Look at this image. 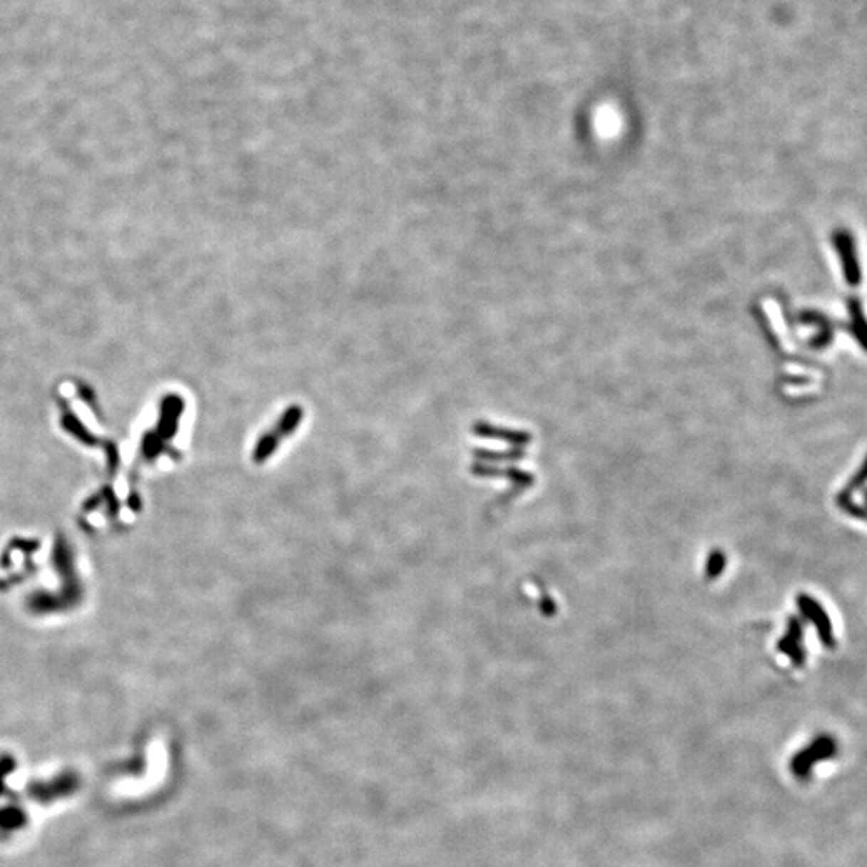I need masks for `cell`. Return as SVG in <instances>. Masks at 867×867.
I'll return each instance as SVG.
<instances>
[{
    "label": "cell",
    "mask_w": 867,
    "mask_h": 867,
    "mask_svg": "<svg viewBox=\"0 0 867 867\" xmlns=\"http://www.w3.org/2000/svg\"><path fill=\"white\" fill-rule=\"evenodd\" d=\"M302 415H303L302 408L297 407V405H294V407H291L284 411V415H281L280 420H278V422L275 424V427L271 429L269 434H265L262 440L259 442V445L256 447L254 457L259 461L267 458L269 455L278 447V440L284 439L291 432H294V429L299 426V422L302 421Z\"/></svg>",
    "instance_id": "cell-1"
},
{
    "label": "cell",
    "mask_w": 867,
    "mask_h": 867,
    "mask_svg": "<svg viewBox=\"0 0 867 867\" xmlns=\"http://www.w3.org/2000/svg\"><path fill=\"white\" fill-rule=\"evenodd\" d=\"M796 603H799V607H800L803 616H805L809 622L814 625L816 631H818L819 641L824 644L827 649H834L835 645H837V639H835V635H834V626L831 622V617L827 616L824 607H822L813 596H808V594H800V596L796 598Z\"/></svg>",
    "instance_id": "cell-2"
},
{
    "label": "cell",
    "mask_w": 867,
    "mask_h": 867,
    "mask_svg": "<svg viewBox=\"0 0 867 867\" xmlns=\"http://www.w3.org/2000/svg\"><path fill=\"white\" fill-rule=\"evenodd\" d=\"M834 244L839 251L846 281L853 284V286H856L861 281V269L858 262L856 246H854L851 233L845 230H839L837 233H834Z\"/></svg>",
    "instance_id": "cell-3"
},
{
    "label": "cell",
    "mask_w": 867,
    "mask_h": 867,
    "mask_svg": "<svg viewBox=\"0 0 867 867\" xmlns=\"http://www.w3.org/2000/svg\"><path fill=\"white\" fill-rule=\"evenodd\" d=\"M801 639H803V628H801L800 620L795 617H790L786 636H784L779 641V650L786 655H789L790 660H792L794 665H796V667H801L806 659L805 653H803V648H801Z\"/></svg>",
    "instance_id": "cell-4"
},
{
    "label": "cell",
    "mask_w": 867,
    "mask_h": 867,
    "mask_svg": "<svg viewBox=\"0 0 867 867\" xmlns=\"http://www.w3.org/2000/svg\"><path fill=\"white\" fill-rule=\"evenodd\" d=\"M837 504L840 506L841 511L846 512V514H850L854 519H859V521L867 522V506L854 503L851 495H846V493L840 492L837 497Z\"/></svg>",
    "instance_id": "cell-5"
},
{
    "label": "cell",
    "mask_w": 867,
    "mask_h": 867,
    "mask_svg": "<svg viewBox=\"0 0 867 867\" xmlns=\"http://www.w3.org/2000/svg\"><path fill=\"white\" fill-rule=\"evenodd\" d=\"M851 313H853V326L859 338V343H863V346L867 349V321L864 318L863 308L858 306L856 301H851Z\"/></svg>",
    "instance_id": "cell-6"
},
{
    "label": "cell",
    "mask_w": 867,
    "mask_h": 867,
    "mask_svg": "<svg viewBox=\"0 0 867 867\" xmlns=\"http://www.w3.org/2000/svg\"><path fill=\"white\" fill-rule=\"evenodd\" d=\"M866 482H867V457L863 461V464L859 466V469L856 472H854V476L850 479V482L846 484V487L841 492L846 493V495H851L853 497V492L863 489V487L866 485Z\"/></svg>",
    "instance_id": "cell-7"
},
{
    "label": "cell",
    "mask_w": 867,
    "mask_h": 867,
    "mask_svg": "<svg viewBox=\"0 0 867 867\" xmlns=\"http://www.w3.org/2000/svg\"><path fill=\"white\" fill-rule=\"evenodd\" d=\"M864 499H866V503H867V489L864 490Z\"/></svg>",
    "instance_id": "cell-8"
}]
</instances>
